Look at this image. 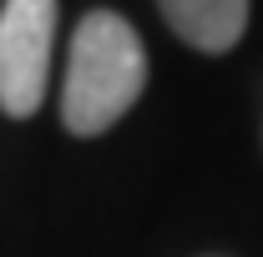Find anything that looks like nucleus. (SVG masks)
<instances>
[{"instance_id": "nucleus-1", "label": "nucleus", "mask_w": 263, "mask_h": 257, "mask_svg": "<svg viewBox=\"0 0 263 257\" xmlns=\"http://www.w3.org/2000/svg\"><path fill=\"white\" fill-rule=\"evenodd\" d=\"M147 91V46L117 10H91L71 35L61 121L71 136H101Z\"/></svg>"}, {"instance_id": "nucleus-2", "label": "nucleus", "mask_w": 263, "mask_h": 257, "mask_svg": "<svg viewBox=\"0 0 263 257\" xmlns=\"http://www.w3.org/2000/svg\"><path fill=\"white\" fill-rule=\"evenodd\" d=\"M56 0H5L0 5V111L26 121L41 111L51 86Z\"/></svg>"}, {"instance_id": "nucleus-3", "label": "nucleus", "mask_w": 263, "mask_h": 257, "mask_svg": "<svg viewBox=\"0 0 263 257\" xmlns=\"http://www.w3.org/2000/svg\"><path fill=\"white\" fill-rule=\"evenodd\" d=\"M157 10L177 40L208 56L233 51L248 31V0H157Z\"/></svg>"}]
</instances>
